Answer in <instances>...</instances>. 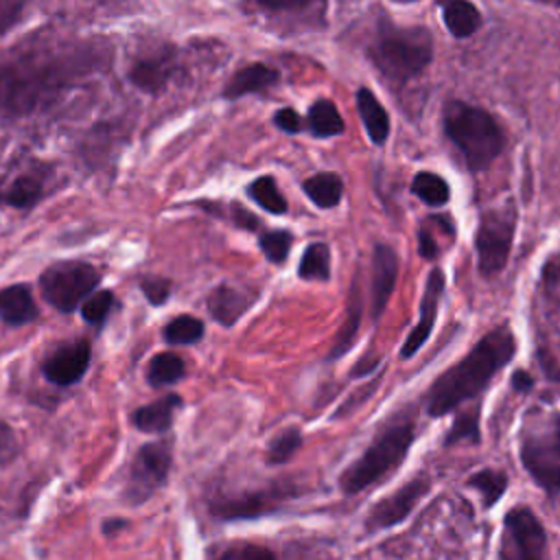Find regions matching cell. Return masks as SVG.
<instances>
[{
	"label": "cell",
	"instance_id": "22",
	"mask_svg": "<svg viewBox=\"0 0 560 560\" xmlns=\"http://www.w3.org/2000/svg\"><path fill=\"white\" fill-rule=\"evenodd\" d=\"M354 101H357V112L361 116V122H363L370 140L374 144H383L389 136V116H387L385 107L368 88H359Z\"/></svg>",
	"mask_w": 560,
	"mask_h": 560
},
{
	"label": "cell",
	"instance_id": "39",
	"mask_svg": "<svg viewBox=\"0 0 560 560\" xmlns=\"http://www.w3.org/2000/svg\"><path fill=\"white\" fill-rule=\"evenodd\" d=\"M26 7L22 0H0V37L22 22Z\"/></svg>",
	"mask_w": 560,
	"mask_h": 560
},
{
	"label": "cell",
	"instance_id": "2",
	"mask_svg": "<svg viewBox=\"0 0 560 560\" xmlns=\"http://www.w3.org/2000/svg\"><path fill=\"white\" fill-rule=\"evenodd\" d=\"M516 354V339L508 324H501L486 332L472 350L453 368L442 372L427 392V411L440 418L462 402L477 398L490 381L512 361Z\"/></svg>",
	"mask_w": 560,
	"mask_h": 560
},
{
	"label": "cell",
	"instance_id": "26",
	"mask_svg": "<svg viewBox=\"0 0 560 560\" xmlns=\"http://www.w3.org/2000/svg\"><path fill=\"white\" fill-rule=\"evenodd\" d=\"M306 197L317 206V208H335L341 197H343V179L332 173V171H324V173H315L313 177H308L302 184Z\"/></svg>",
	"mask_w": 560,
	"mask_h": 560
},
{
	"label": "cell",
	"instance_id": "9",
	"mask_svg": "<svg viewBox=\"0 0 560 560\" xmlns=\"http://www.w3.org/2000/svg\"><path fill=\"white\" fill-rule=\"evenodd\" d=\"M55 166L39 158L15 160L0 177V206L28 212L52 192Z\"/></svg>",
	"mask_w": 560,
	"mask_h": 560
},
{
	"label": "cell",
	"instance_id": "47",
	"mask_svg": "<svg viewBox=\"0 0 560 560\" xmlns=\"http://www.w3.org/2000/svg\"><path fill=\"white\" fill-rule=\"evenodd\" d=\"M556 7H558V9H560V2H558V4H556Z\"/></svg>",
	"mask_w": 560,
	"mask_h": 560
},
{
	"label": "cell",
	"instance_id": "16",
	"mask_svg": "<svg viewBox=\"0 0 560 560\" xmlns=\"http://www.w3.org/2000/svg\"><path fill=\"white\" fill-rule=\"evenodd\" d=\"M442 295H444V273L440 267H435L427 276V284H424V293H422V302H420V319L409 330V335L400 348L402 359H411L422 348V343L429 339V335L435 326V319H438V306H440Z\"/></svg>",
	"mask_w": 560,
	"mask_h": 560
},
{
	"label": "cell",
	"instance_id": "24",
	"mask_svg": "<svg viewBox=\"0 0 560 560\" xmlns=\"http://www.w3.org/2000/svg\"><path fill=\"white\" fill-rule=\"evenodd\" d=\"M442 20L448 33L457 39H466L475 35L481 26V13L472 2L466 0H448L442 4Z\"/></svg>",
	"mask_w": 560,
	"mask_h": 560
},
{
	"label": "cell",
	"instance_id": "46",
	"mask_svg": "<svg viewBox=\"0 0 560 560\" xmlns=\"http://www.w3.org/2000/svg\"><path fill=\"white\" fill-rule=\"evenodd\" d=\"M125 523L120 521V518H112V521H105L103 523V532L107 534V536H114V529H120Z\"/></svg>",
	"mask_w": 560,
	"mask_h": 560
},
{
	"label": "cell",
	"instance_id": "3",
	"mask_svg": "<svg viewBox=\"0 0 560 560\" xmlns=\"http://www.w3.org/2000/svg\"><path fill=\"white\" fill-rule=\"evenodd\" d=\"M416 440V424L411 418L387 422L370 442V446L343 468L339 475V490L346 497L359 494L383 479H387L405 462Z\"/></svg>",
	"mask_w": 560,
	"mask_h": 560
},
{
	"label": "cell",
	"instance_id": "6",
	"mask_svg": "<svg viewBox=\"0 0 560 560\" xmlns=\"http://www.w3.org/2000/svg\"><path fill=\"white\" fill-rule=\"evenodd\" d=\"M518 459L532 481L547 494H560V411L534 413L518 438Z\"/></svg>",
	"mask_w": 560,
	"mask_h": 560
},
{
	"label": "cell",
	"instance_id": "18",
	"mask_svg": "<svg viewBox=\"0 0 560 560\" xmlns=\"http://www.w3.org/2000/svg\"><path fill=\"white\" fill-rule=\"evenodd\" d=\"M182 407V396L179 394H166L158 400H151L149 405L138 407L131 413V422L140 433L147 435H164L171 431L175 411Z\"/></svg>",
	"mask_w": 560,
	"mask_h": 560
},
{
	"label": "cell",
	"instance_id": "42",
	"mask_svg": "<svg viewBox=\"0 0 560 560\" xmlns=\"http://www.w3.org/2000/svg\"><path fill=\"white\" fill-rule=\"evenodd\" d=\"M273 125L287 133H298L302 129V118L293 107H282L273 114Z\"/></svg>",
	"mask_w": 560,
	"mask_h": 560
},
{
	"label": "cell",
	"instance_id": "45",
	"mask_svg": "<svg viewBox=\"0 0 560 560\" xmlns=\"http://www.w3.org/2000/svg\"><path fill=\"white\" fill-rule=\"evenodd\" d=\"M376 363H378V359L365 357V361H361V363H357V365H354L352 376H359V374H368V372H372V370L376 368Z\"/></svg>",
	"mask_w": 560,
	"mask_h": 560
},
{
	"label": "cell",
	"instance_id": "28",
	"mask_svg": "<svg viewBox=\"0 0 560 560\" xmlns=\"http://www.w3.org/2000/svg\"><path fill=\"white\" fill-rule=\"evenodd\" d=\"M308 129L317 138H332V136L343 133V129H346L343 118L330 98H319L311 105Z\"/></svg>",
	"mask_w": 560,
	"mask_h": 560
},
{
	"label": "cell",
	"instance_id": "7",
	"mask_svg": "<svg viewBox=\"0 0 560 560\" xmlns=\"http://www.w3.org/2000/svg\"><path fill=\"white\" fill-rule=\"evenodd\" d=\"M101 271L88 260H55L37 278L42 298L59 313H74L98 289Z\"/></svg>",
	"mask_w": 560,
	"mask_h": 560
},
{
	"label": "cell",
	"instance_id": "40",
	"mask_svg": "<svg viewBox=\"0 0 560 560\" xmlns=\"http://www.w3.org/2000/svg\"><path fill=\"white\" fill-rule=\"evenodd\" d=\"M18 455H20L18 435H15L13 427L0 418V468L15 462Z\"/></svg>",
	"mask_w": 560,
	"mask_h": 560
},
{
	"label": "cell",
	"instance_id": "30",
	"mask_svg": "<svg viewBox=\"0 0 560 560\" xmlns=\"http://www.w3.org/2000/svg\"><path fill=\"white\" fill-rule=\"evenodd\" d=\"M203 322L195 315L182 313L177 317H173L164 328H162V339L168 346H190L197 343L203 337Z\"/></svg>",
	"mask_w": 560,
	"mask_h": 560
},
{
	"label": "cell",
	"instance_id": "33",
	"mask_svg": "<svg viewBox=\"0 0 560 560\" xmlns=\"http://www.w3.org/2000/svg\"><path fill=\"white\" fill-rule=\"evenodd\" d=\"M302 446V433L298 427H289V429H282L280 433H276L267 446V453H265V462L269 466H280V464H287Z\"/></svg>",
	"mask_w": 560,
	"mask_h": 560
},
{
	"label": "cell",
	"instance_id": "27",
	"mask_svg": "<svg viewBox=\"0 0 560 560\" xmlns=\"http://www.w3.org/2000/svg\"><path fill=\"white\" fill-rule=\"evenodd\" d=\"M186 374V365H184V359L173 352V350H166V352H158L155 357H151L149 365H147V383L151 387H168V385H175L184 378Z\"/></svg>",
	"mask_w": 560,
	"mask_h": 560
},
{
	"label": "cell",
	"instance_id": "41",
	"mask_svg": "<svg viewBox=\"0 0 560 560\" xmlns=\"http://www.w3.org/2000/svg\"><path fill=\"white\" fill-rule=\"evenodd\" d=\"M230 219L236 228L247 230V232H256L260 228V219L256 214H252L245 206L241 203H230Z\"/></svg>",
	"mask_w": 560,
	"mask_h": 560
},
{
	"label": "cell",
	"instance_id": "8",
	"mask_svg": "<svg viewBox=\"0 0 560 560\" xmlns=\"http://www.w3.org/2000/svg\"><path fill=\"white\" fill-rule=\"evenodd\" d=\"M516 228V210L512 203L488 208L479 214L475 230L477 265L486 278L501 273L508 265Z\"/></svg>",
	"mask_w": 560,
	"mask_h": 560
},
{
	"label": "cell",
	"instance_id": "37",
	"mask_svg": "<svg viewBox=\"0 0 560 560\" xmlns=\"http://www.w3.org/2000/svg\"><path fill=\"white\" fill-rule=\"evenodd\" d=\"M291 241H293V236L287 230H271V232L260 234L258 245H260V252L265 254V258L269 262L282 265L287 260V256H289Z\"/></svg>",
	"mask_w": 560,
	"mask_h": 560
},
{
	"label": "cell",
	"instance_id": "44",
	"mask_svg": "<svg viewBox=\"0 0 560 560\" xmlns=\"http://www.w3.org/2000/svg\"><path fill=\"white\" fill-rule=\"evenodd\" d=\"M512 387H514L516 392H529V389L534 387V378H532L527 372L516 370V372L512 374Z\"/></svg>",
	"mask_w": 560,
	"mask_h": 560
},
{
	"label": "cell",
	"instance_id": "19",
	"mask_svg": "<svg viewBox=\"0 0 560 560\" xmlns=\"http://www.w3.org/2000/svg\"><path fill=\"white\" fill-rule=\"evenodd\" d=\"M254 300L256 298L252 293H245L232 284H219L208 293L206 306L214 322H219L221 326H234L254 304Z\"/></svg>",
	"mask_w": 560,
	"mask_h": 560
},
{
	"label": "cell",
	"instance_id": "17",
	"mask_svg": "<svg viewBox=\"0 0 560 560\" xmlns=\"http://www.w3.org/2000/svg\"><path fill=\"white\" fill-rule=\"evenodd\" d=\"M398 278V256L385 245L376 243L372 249V317L378 319L385 311L389 295L396 287Z\"/></svg>",
	"mask_w": 560,
	"mask_h": 560
},
{
	"label": "cell",
	"instance_id": "11",
	"mask_svg": "<svg viewBox=\"0 0 560 560\" xmlns=\"http://www.w3.org/2000/svg\"><path fill=\"white\" fill-rule=\"evenodd\" d=\"M171 466H173L171 440L144 442L136 451V455L129 464L122 499L129 505L147 503L158 490H162L166 486Z\"/></svg>",
	"mask_w": 560,
	"mask_h": 560
},
{
	"label": "cell",
	"instance_id": "25",
	"mask_svg": "<svg viewBox=\"0 0 560 560\" xmlns=\"http://www.w3.org/2000/svg\"><path fill=\"white\" fill-rule=\"evenodd\" d=\"M508 481L510 479H508L505 470H501V468H481V470H475L466 479V486L472 488L479 494L483 510H490L503 499V494L508 490Z\"/></svg>",
	"mask_w": 560,
	"mask_h": 560
},
{
	"label": "cell",
	"instance_id": "5",
	"mask_svg": "<svg viewBox=\"0 0 560 560\" xmlns=\"http://www.w3.org/2000/svg\"><path fill=\"white\" fill-rule=\"evenodd\" d=\"M444 133L459 149L470 171L488 168L505 144L503 131L494 116L483 107H475L462 101L446 103Z\"/></svg>",
	"mask_w": 560,
	"mask_h": 560
},
{
	"label": "cell",
	"instance_id": "20",
	"mask_svg": "<svg viewBox=\"0 0 560 560\" xmlns=\"http://www.w3.org/2000/svg\"><path fill=\"white\" fill-rule=\"evenodd\" d=\"M280 79L278 70L267 66V63H247L243 66L241 70H236L223 85V98L228 101H236L241 96H247V94H254V92H262L271 85H276Z\"/></svg>",
	"mask_w": 560,
	"mask_h": 560
},
{
	"label": "cell",
	"instance_id": "29",
	"mask_svg": "<svg viewBox=\"0 0 560 560\" xmlns=\"http://www.w3.org/2000/svg\"><path fill=\"white\" fill-rule=\"evenodd\" d=\"M411 192L431 208H442L451 199L448 182L433 171H418L411 179Z\"/></svg>",
	"mask_w": 560,
	"mask_h": 560
},
{
	"label": "cell",
	"instance_id": "34",
	"mask_svg": "<svg viewBox=\"0 0 560 560\" xmlns=\"http://www.w3.org/2000/svg\"><path fill=\"white\" fill-rule=\"evenodd\" d=\"M116 306V298H114V291L109 289H96L83 304H81V317L85 324L94 326V328H101L112 308Z\"/></svg>",
	"mask_w": 560,
	"mask_h": 560
},
{
	"label": "cell",
	"instance_id": "1",
	"mask_svg": "<svg viewBox=\"0 0 560 560\" xmlns=\"http://www.w3.org/2000/svg\"><path fill=\"white\" fill-rule=\"evenodd\" d=\"M90 48L26 50L0 61V116L22 118L52 107L72 85L92 72Z\"/></svg>",
	"mask_w": 560,
	"mask_h": 560
},
{
	"label": "cell",
	"instance_id": "4",
	"mask_svg": "<svg viewBox=\"0 0 560 560\" xmlns=\"http://www.w3.org/2000/svg\"><path fill=\"white\" fill-rule=\"evenodd\" d=\"M374 68L389 83H407L433 61V35L424 26L383 24L368 48Z\"/></svg>",
	"mask_w": 560,
	"mask_h": 560
},
{
	"label": "cell",
	"instance_id": "43",
	"mask_svg": "<svg viewBox=\"0 0 560 560\" xmlns=\"http://www.w3.org/2000/svg\"><path fill=\"white\" fill-rule=\"evenodd\" d=\"M418 243H420V256H422V258L433 260V258L438 256V245H435V241H433V236H431V232H429L427 228L420 230Z\"/></svg>",
	"mask_w": 560,
	"mask_h": 560
},
{
	"label": "cell",
	"instance_id": "38",
	"mask_svg": "<svg viewBox=\"0 0 560 560\" xmlns=\"http://www.w3.org/2000/svg\"><path fill=\"white\" fill-rule=\"evenodd\" d=\"M138 287L142 291V295L147 298V302L151 306H162L168 302L171 291H173V282L164 276H155V273H144L138 280Z\"/></svg>",
	"mask_w": 560,
	"mask_h": 560
},
{
	"label": "cell",
	"instance_id": "15",
	"mask_svg": "<svg viewBox=\"0 0 560 560\" xmlns=\"http://www.w3.org/2000/svg\"><path fill=\"white\" fill-rule=\"evenodd\" d=\"M92 343L88 339H72L52 348L42 361V374L50 385H77L90 370Z\"/></svg>",
	"mask_w": 560,
	"mask_h": 560
},
{
	"label": "cell",
	"instance_id": "23",
	"mask_svg": "<svg viewBox=\"0 0 560 560\" xmlns=\"http://www.w3.org/2000/svg\"><path fill=\"white\" fill-rule=\"evenodd\" d=\"M361 311H363V300H361V284H359V278H354L352 287H350V298H348V306H346V322L341 324L339 332H337V339L328 352V359H339L343 357L357 335H359V326H361Z\"/></svg>",
	"mask_w": 560,
	"mask_h": 560
},
{
	"label": "cell",
	"instance_id": "21",
	"mask_svg": "<svg viewBox=\"0 0 560 560\" xmlns=\"http://www.w3.org/2000/svg\"><path fill=\"white\" fill-rule=\"evenodd\" d=\"M39 317L33 291L28 284H9L0 289V319L7 326H26Z\"/></svg>",
	"mask_w": 560,
	"mask_h": 560
},
{
	"label": "cell",
	"instance_id": "10",
	"mask_svg": "<svg viewBox=\"0 0 560 560\" xmlns=\"http://www.w3.org/2000/svg\"><path fill=\"white\" fill-rule=\"evenodd\" d=\"M547 529L529 505H512L503 514L497 560H545Z\"/></svg>",
	"mask_w": 560,
	"mask_h": 560
},
{
	"label": "cell",
	"instance_id": "31",
	"mask_svg": "<svg viewBox=\"0 0 560 560\" xmlns=\"http://www.w3.org/2000/svg\"><path fill=\"white\" fill-rule=\"evenodd\" d=\"M302 280H328L330 278V247L326 243H311L298 265Z\"/></svg>",
	"mask_w": 560,
	"mask_h": 560
},
{
	"label": "cell",
	"instance_id": "35",
	"mask_svg": "<svg viewBox=\"0 0 560 560\" xmlns=\"http://www.w3.org/2000/svg\"><path fill=\"white\" fill-rule=\"evenodd\" d=\"M479 409L472 411H464L457 413V418L453 420L451 429L444 435V444L453 446L457 442H468V444H479Z\"/></svg>",
	"mask_w": 560,
	"mask_h": 560
},
{
	"label": "cell",
	"instance_id": "32",
	"mask_svg": "<svg viewBox=\"0 0 560 560\" xmlns=\"http://www.w3.org/2000/svg\"><path fill=\"white\" fill-rule=\"evenodd\" d=\"M247 195L267 212L282 214L287 210V199L280 192L276 179L271 175H260L247 186Z\"/></svg>",
	"mask_w": 560,
	"mask_h": 560
},
{
	"label": "cell",
	"instance_id": "36",
	"mask_svg": "<svg viewBox=\"0 0 560 560\" xmlns=\"http://www.w3.org/2000/svg\"><path fill=\"white\" fill-rule=\"evenodd\" d=\"M210 560H278V556L258 542H230L214 551Z\"/></svg>",
	"mask_w": 560,
	"mask_h": 560
},
{
	"label": "cell",
	"instance_id": "12",
	"mask_svg": "<svg viewBox=\"0 0 560 560\" xmlns=\"http://www.w3.org/2000/svg\"><path fill=\"white\" fill-rule=\"evenodd\" d=\"M298 490L291 483L273 481L265 488H249L241 492L214 494L208 501V510L217 521H252L265 514L278 512L287 501H291Z\"/></svg>",
	"mask_w": 560,
	"mask_h": 560
},
{
	"label": "cell",
	"instance_id": "14",
	"mask_svg": "<svg viewBox=\"0 0 560 560\" xmlns=\"http://www.w3.org/2000/svg\"><path fill=\"white\" fill-rule=\"evenodd\" d=\"M175 72H177V48L173 44L162 42L133 57V61L127 68V81L136 90L155 96L166 90Z\"/></svg>",
	"mask_w": 560,
	"mask_h": 560
},
{
	"label": "cell",
	"instance_id": "13",
	"mask_svg": "<svg viewBox=\"0 0 560 560\" xmlns=\"http://www.w3.org/2000/svg\"><path fill=\"white\" fill-rule=\"evenodd\" d=\"M429 490H431V477L422 472L411 477L409 481H405L400 488H396L394 492H389L368 510L363 518V529L368 534H381L385 529L402 525Z\"/></svg>",
	"mask_w": 560,
	"mask_h": 560
}]
</instances>
